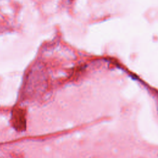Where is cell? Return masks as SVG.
<instances>
[{
    "instance_id": "cell-1",
    "label": "cell",
    "mask_w": 158,
    "mask_h": 158,
    "mask_svg": "<svg viewBox=\"0 0 158 158\" xmlns=\"http://www.w3.org/2000/svg\"><path fill=\"white\" fill-rule=\"evenodd\" d=\"M26 113L21 107H15L11 112V124L13 127L17 131H24L27 125Z\"/></svg>"
}]
</instances>
